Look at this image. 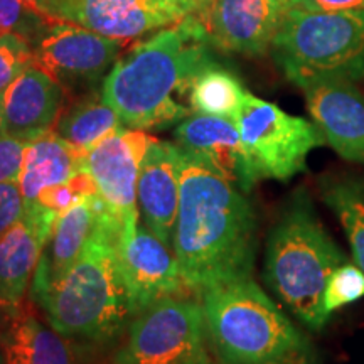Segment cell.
I'll return each mask as SVG.
<instances>
[{
	"label": "cell",
	"instance_id": "obj_1",
	"mask_svg": "<svg viewBox=\"0 0 364 364\" xmlns=\"http://www.w3.org/2000/svg\"><path fill=\"white\" fill-rule=\"evenodd\" d=\"M258 248L253 204L216 167L182 150L181 199L172 252L188 290L252 279Z\"/></svg>",
	"mask_w": 364,
	"mask_h": 364
},
{
	"label": "cell",
	"instance_id": "obj_2",
	"mask_svg": "<svg viewBox=\"0 0 364 364\" xmlns=\"http://www.w3.org/2000/svg\"><path fill=\"white\" fill-rule=\"evenodd\" d=\"M209 36L188 16L152 39L136 44L103 78L102 97L130 129H166L191 115L188 97L194 76L213 63Z\"/></svg>",
	"mask_w": 364,
	"mask_h": 364
},
{
	"label": "cell",
	"instance_id": "obj_3",
	"mask_svg": "<svg viewBox=\"0 0 364 364\" xmlns=\"http://www.w3.org/2000/svg\"><path fill=\"white\" fill-rule=\"evenodd\" d=\"M122 225L105 206L100 225L65 277L36 306L68 341L108 344L136 317L118 263Z\"/></svg>",
	"mask_w": 364,
	"mask_h": 364
},
{
	"label": "cell",
	"instance_id": "obj_4",
	"mask_svg": "<svg viewBox=\"0 0 364 364\" xmlns=\"http://www.w3.org/2000/svg\"><path fill=\"white\" fill-rule=\"evenodd\" d=\"M346 262L311 196L302 188L295 191L267 238L263 280L268 289L307 329L318 332L329 321L322 302L326 284Z\"/></svg>",
	"mask_w": 364,
	"mask_h": 364
},
{
	"label": "cell",
	"instance_id": "obj_5",
	"mask_svg": "<svg viewBox=\"0 0 364 364\" xmlns=\"http://www.w3.org/2000/svg\"><path fill=\"white\" fill-rule=\"evenodd\" d=\"M206 338L225 364H306L312 348L253 279L209 289L201 295Z\"/></svg>",
	"mask_w": 364,
	"mask_h": 364
},
{
	"label": "cell",
	"instance_id": "obj_6",
	"mask_svg": "<svg viewBox=\"0 0 364 364\" xmlns=\"http://www.w3.org/2000/svg\"><path fill=\"white\" fill-rule=\"evenodd\" d=\"M273 58L299 88L324 80L364 78V11L290 9L272 43Z\"/></svg>",
	"mask_w": 364,
	"mask_h": 364
},
{
	"label": "cell",
	"instance_id": "obj_7",
	"mask_svg": "<svg viewBox=\"0 0 364 364\" xmlns=\"http://www.w3.org/2000/svg\"><path fill=\"white\" fill-rule=\"evenodd\" d=\"M247 157L248 172L260 181L287 182L306 171L309 154L326 144L314 122L294 117L275 103L247 93L235 118Z\"/></svg>",
	"mask_w": 364,
	"mask_h": 364
},
{
	"label": "cell",
	"instance_id": "obj_8",
	"mask_svg": "<svg viewBox=\"0 0 364 364\" xmlns=\"http://www.w3.org/2000/svg\"><path fill=\"white\" fill-rule=\"evenodd\" d=\"M206 339L201 304L164 299L130 322L113 364H179L206 353Z\"/></svg>",
	"mask_w": 364,
	"mask_h": 364
},
{
	"label": "cell",
	"instance_id": "obj_9",
	"mask_svg": "<svg viewBox=\"0 0 364 364\" xmlns=\"http://www.w3.org/2000/svg\"><path fill=\"white\" fill-rule=\"evenodd\" d=\"M154 140L144 130L124 127L105 136L85 156L83 169L93 177L98 196L122 230L139 223L136 184L145 152Z\"/></svg>",
	"mask_w": 364,
	"mask_h": 364
},
{
	"label": "cell",
	"instance_id": "obj_10",
	"mask_svg": "<svg viewBox=\"0 0 364 364\" xmlns=\"http://www.w3.org/2000/svg\"><path fill=\"white\" fill-rule=\"evenodd\" d=\"M122 277L136 316L164 299L179 297L188 290L171 247L147 226L130 225L117 243Z\"/></svg>",
	"mask_w": 364,
	"mask_h": 364
},
{
	"label": "cell",
	"instance_id": "obj_11",
	"mask_svg": "<svg viewBox=\"0 0 364 364\" xmlns=\"http://www.w3.org/2000/svg\"><path fill=\"white\" fill-rule=\"evenodd\" d=\"M34 65L59 85L95 83L105 75L120 49L115 39L75 22L54 19L33 44Z\"/></svg>",
	"mask_w": 364,
	"mask_h": 364
},
{
	"label": "cell",
	"instance_id": "obj_12",
	"mask_svg": "<svg viewBox=\"0 0 364 364\" xmlns=\"http://www.w3.org/2000/svg\"><path fill=\"white\" fill-rule=\"evenodd\" d=\"M284 14L277 0H206L193 16L216 48L262 56L272 49Z\"/></svg>",
	"mask_w": 364,
	"mask_h": 364
},
{
	"label": "cell",
	"instance_id": "obj_13",
	"mask_svg": "<svg viewBox=\"0 0 364 364\" xmlns=\"http://www.w3.org/2000/svg\"><path fill=\"white\" fill-rule=\"evenodd\" d=\"M314 124L336 154L364 164V95L348 80H324L302 88Z\"/></svg>",
	"mask_w": 364,
	"mask_h": 364
},
{
	"label": "cell",
	"instance_id": "obj_14",
	"mask_svg": "<svg viewBox=\"0 0 364 364\" xmlns=\"http://www.w3.org/2000/svg\"><path fill=\"white\" fill-rule=\"evenodd\" d=\"M182 149L154 140L140 166L136 203L144 225L172 248V236L181 199Z\"/></svg>",
	"mask_w": 364,
	"mask_h": 364
},
{
	"label": "cell",
	"instance_id": "obj_15",
	"mask_svg": "<svg viewBox=\"0 0 364 364\" xmlns=\"http://www.w3.org/2000/svg\"><path fill=\"white\" fill-rule=\"evenodd\" d=\"M65 88L48 73L31 66L2 95V134L33 142L56 127Z\"/></svg>",
	"mask_w": 364,
	"mask_h": 364
},
{
	"label": "cell",
	"instance_id": "obj_16",
	"mask_svg": "<svg viewBox=\"0 0 364 364\" xmlns=\"http://www.w3.org/2000/svg\"><path fill=\"white\" fill-rule=\"evenodd\" d=\"M105 203L91 196L63 213L46 241L29 287V299L36 302L58 284L83 253L100 225Z\"/></svg>",
	"mask_w": 364,
	"mask_h": 364
},
{
	"label": "cell",
	"instance_id": "obj_17",
	"mask_svg": "<svg viewBox=\"0 0 364 364\" xmlns=\"http://www.w3.org/2000/svg\"><path fill=\"white\" fill-rule=\"evenodd\" d=\"M58 215L41 206L26 208L24 216L0 238V297L21 306Z\"/></svg>",
	"mask_w": 364,
	"mask_h": 364
},
{
	"label": "cell",
	"instance_id": "obj_18",
	"mask_svg": "<svg viewBox=\"0 0 364 364\" xmlns=\"http://www.w3.org/2000/svg\"><path fill=\"white\" fill-rule=\"evenodd\" d=\"M176 144L216 167L243 193H250L255 188L240 132L230 118L193 113L177 125Z\"/></svg>",
	"mask_w": 364,
	"mask_h": 364
},
{
	"label": "cell",
	"instance_id": "obj_19",
	"mask_svg": "<svg viewBox=\"0 0 364 364\" xmlns=\"http://www.w3.org/2000/svg\"><path fill=\"white\" fill-rule=\"evenodd\" d=\"M0 364H78L71 341L24 302L0 327Z\"/></svg>",
	"mask_w": 364,
	"mask_h": 364
},
{
	"label": "cell",
	"instance_id": "obj_20",
	"mask_svg": "<svg viewBox=\"0 0 364 364\" xmlns=\"http://www.w3.org/2000/svg\"><path fill=\"white\" fill-rule=\"evenodd\" d=\"M71 22L125 43L179 21L157 0H75Z\"/></svg>",
	"mask_w": 364,
	"mask_h": 364
},
{
	"label": "cell",
	"instance_id": "obj_21",
	"mask_svg": "<svg viewBox=\"0 0 364 364\" xmlns=\"http://www.w3.org/2000/svg\"><path fill=\"white\" fill-rule=\"evenodd\" d=\"M85 156V152L66 142L54 130L27 142L17 181L26 208L33 206L44 189L70 181L76 172L83 169Z\"/></svg>",
	"mask_w": 364,
	"mask_h": 364
},
{
	"label": "cell",
	"instance_id": "obj_22",
	"mask_svg": "<svg viewBox=\"0 0 364 364\" xmlns=\"http://www.w3.org/2000/svg\"><path fill=\"white\" fill-rule=\"evenodd\" d=\"M318 193L339 220L354 262L364 272V176L348 172L321 176Z\"/></svg>",
	"mask_w": 364,
	"mask_h": 364
},
{
	"label": "cell",
	"instance_id": "obj_23",
	"mask_svg": "<svg viewBox=\"0 0 364 364\" xmlns=\"http://www.w3.org/2000/svg\"><path fill=\"white\" fill-rule=\"evenodd\" d=\"M120 129H124L120 115L105 102L102 95H93L76 102L65 113L61 112L54 132L86 154L105 136Z\"/></svg>",
	"mask_w": 364,
	"mask_h": 364
},
{
	"label": "cell",
	"instance_id": "obj_24",
	"mask_svg": "<svg viewBox=\"0 0 364 364\" xmlns=\"http://www.w3.org/2000/svg\"><path fill=\"white\" fill-rule=\"evenodd\" d=\"M247 93L235 73L213 61L194 76L189 90V107L193 113L235 120Z\"/></svg>",
	"mask_w": 364,
	"mask_h": 364
},
{
	"label": "cell",
	"instance_id": "obj_25",
	"mask_svg": "<svg viewBox=\"0 0 364 364\" xmlns=\"http://www.w3.org/2000/svg\"><path fill=\"white\" fill-rule=\"evenodd\" d=\"M364 297V272L356 263L346 262L331 273L324 290V314H332L346 306L356 304Z\"/></svg>",
	"mask_w": 364,
	"mask_h": 364
},
{
	"label": "cell",
	"instance_id": "obj_26",
	"mask_svg": "<svg viewBox=\"0 0 364 364\" xmlns=\"http://www.w3.org/2000/svg\"><path fill=\"white\" fill-rule=\"evenodd\" d=\"M54 19L24 0H0V33H14L34 44Z\"/></svg>",
	"mask_w": 364,
	"mask_h": 364
},
{
	"label": "cell",
	"instance_id": "obj_27",
	"mask_svg": "<svg viewBox=\"0 0 364 364\" xmlns=\"http://www.w3.org/2000/svg\"><path fill=\"white\" fill-rule=\"evenodd\" d=\"M97 194L98 189L93 177L90 176L88 171L81 169L80 172H76L70 181L44 189L43 193L39 194V198L36 199L33 206H41L48 209V211L56 213L58 216H61L63 213H66L68 209L76 206V204L83 201V199Z\"/></svg>",
	"mask_w": 364,
	"mask_h": 364
},
{
	"label": "cell",
	"instance_id": "obj_28",
	"mask_svg": "<svg viewBox=\"0 0 364 364\" xmlns=\"http://www.w3.org/2000/svg\"><path fill=\"white\" fill-rule=\"evenodd\" d=\"M34 65L33 44L14 33H0V97L27 68Z\"/></svg>",
	"mask_w": 364,
	"mask_h": 364
},
{
	"label": "cell",
	"instance_id": "obj_29",
	"mask_svg": "<svg viewBox=\"0 0 364 364\" xmlns=\"http://www.w3.org/2000/svg\"><path fill=\"white\" fill-rule=\"evenodd\" d=\"M26 213L24 196L17 182L0 184V238L7 233Z\"/></svg>",
	"mask_w": 364,
	"mask_h": 364
},
{
	"label": "cell",
	"instance_id": "obj_30",
	"mask_svg": "<svg viewBox=\"0 0 364 364\" xmlns=\"http://www.w3.org/2000/svg\"><path fill=\"white\" fill-rule=\"evenodd\" d=\"M26 145L27 142L0 134V184L19 181Z\"/></svg>",
	"mask_w": 364,
	"mask_h": 364
},
{
	"label": "cell",
	"instance_id": "obj_31",
	"mask_svg": "<svg viewBox=\"0 0 364 364\" xmlns=\"http://www.w3.org/2000/svg\"><path fill=\"white\" fill-rule=\"evenodd\" d=\"M297 7L317 12L364 11V0H300Z\"/></svg>",
	"mask_w": 364,
	"mask_h": 364
},
{
	"label": "cell",
	"instance_id": "obj_32",
	"mask_svg": "<svg viewBox=\"0 0 364 364\" xmlns=\"http://www.w3.org/2000/svg\"><path fill=\"white\" fill-rule=\"evenodd\" d=\"M24 2L34 7L36 11L44 14V16L71 22L75 0H24Z\"/></svg>",
	"mask_w": 364,
	"mask_h": 364
},
{
	"label": "cell",
	"instance_id": "obj_33",
	"mask_svg": "<svg viewBox=\"0 0 364 364\" xmlns=\"http://www.w3.org/2000/svg\"><path fill=\"white\" fill-rule=\"evenodd\" d=\"M206 0H161L164 7L169 11L177 21L193 16Z\"/></svg>",
	"mask_w": 364,
	"mask_h": 364
},
{
	"label": "cell",
	"instance_id": "obj_34",
	"mask_svg": "<svg viewBox=\"0 0 364 364\" xmlns=\"http://www.w3.org/2000/svg\"><path fill=\"white\" fill-rule=\"evenodd\" d=\"M19 306H7V304H0V327H2L4 322L7 321L9 316L16 311Z\"/></svg>",
	"mask_w": 364,
	"mask_h": 364
},
{
	"label": "cell",
	"instance_id": "obj_35",
	"mask_svg": "<svg viewBox=\"0 0 364 364\" xmlns=\"http://www.w3.org/2000/svg\"><path fill=\"white\" fill-rule=\"evenodd\" d=\"M179 364H211V359H209V354L206 351V353H201V354H198V356L188 359V361H182Z\"/></svg>",
	"mask_w": 364,
	"mask_h": 364
},
{
	"label": "cell",
	"instance_id": "obj_36",
	"mask_svg": "<svg viewBox=\"0 0 364 364\" xmlns=\"http://www.w3.org/2000/svg\"><path fill=\"white\" fill-rule=\"evenodd\" d=\"M277 2L280 4L282 7H284V11H290V9H295L300 4V0H277Z\"/></svg>",
	"mask_w": 364,
	"mask_h": 364
},
{
	"label": "cell",
	"instance_id": "obj_37",
	"mask_svg": "<svg viewBox=\"0 0 364 364\" xmlns=\"http://www.w3.org/2000/svg\"><path fill=\"white\" fill-rule=\"evenodd\" d=\"M0 134H2V97H0Z\"/></svg>",
	"mask_w": 364,
	"mask_h": 364
},
{
	"label": "cell",
	"instance_id": "obj_38",
	"mask_svg": "<svg viewBox=\"0 0 364 364\" xmlns=\"http://www.w3.org/2000/svg\"><path fill=\"white\" fill-rule=\"evenodd\" d=\"M0 304H7V302H4L2 297H0ZM7 306H11V304H7Z\"/></svg>",
	"mask_w": 364,
	"mask_h": 364
},
{
	"label": "cell",
	"instance_id": "obj_39",
	"mask_svg": "<svg viewBox=\"0 0 364 364\" xmlns=\"http://www.w3.org/2000/svg\"><path fill=\"white\" fill-rule=\"evenodd\" d=\"M211 364H225V363H221V361H218V363H211Z\"/></svg>",
	"mask_w": 364,
	"mask_h": 364
},
{
	"label": "cell",
	"instance_id": "obj_40",
	"mask_svg": "<svg viewBox=\"0 0 364 364\" xmlns=\"http://www.w3.org/2000/svg\"><path fill=\"white\" fill-rule=\"evenodd\" d=\"M157 2H159V4H161V0H157ZM161 6H162V4H161ZM162 7H164V6H162ZM164 9H166V7H164ZM166 11H167V9H166Z\"/></svg>",
	"mask_w": 364,
	"mask_h": 364
}]
</instances>
